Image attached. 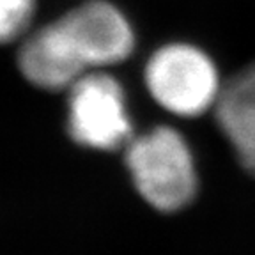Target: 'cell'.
Returning a JSON list of instances; mask_svg holds the SVG:
<instances>
[{"mask_svg":"<svg viewBox=\"0 0 255 255\" xmlns=\"http://www.w3.org/2000/svg\"><path fill=\"white\" fill-rule=\"evenodd\" d=\"M126 165L142 199L158 211H179L195 197L193 154L184 136L172 128L158 126L129 140Z\"/></svg>","mask_w":255,"mask_h":255,"instance_id":"cell-1","label":"cell"},{"mask_svg":"<svg viewBox=\"0 0 255 255\" xmlns=\"http://www.w3.org/2000/svg\"><path fill=\"white\" fill-rule=\"evenodd\" d=\"M143 80L152 100L177 117L215 110L223 87L215 60L188 43L158 48L145 64Z\"/></svg>","mask_w":255,"mask_h":255,"instance_id":"cell-2","label":"cell"},{"mask_svg":"<svg viewBox=\"0 0 255 255\" xmlns=\"http://www.w3.org/2000/svg\"><path fill=\"white\" fill-rule=\"evenodd\" d=\"M69 57L87 75L129 59L135 32L124 12L107 0H89L53 20Z\"/></svg>","mask_w":255,"mask_h":255,"instance_id":"cell-3","label":"cell"},{"mask_svg":"<svg viewBox=\"0 0 255 255\" xmlns=\"http://www.w3.org/2000/svg\"><path fill=\"white\" fill-rule=\"evenodd\" d=\"M68 131L76 143L114 151L133 138L126 96L107 71H91L68 89Z\"/></svg>","mask_w":255,"mask_h":255,"instance_id":"cell-4","label":"cell"},{"mask_svg":"<svg viewBox=\"0 0 255 255\" xmlns=\"http://www.w3.org/2000/svg\"><path fill=\"white\" fill-rule=\"evenodd\" d=\"M215 119L239 163L255 175V62L223 84L215 105Z\"/></svg>","mask_w":255,"mask_h":255,"instance_id":"cell-5","label":"cell"},{"mask_svg":"<svg viewBox=\"0 0 255 255\" xmlns=\"http://www.w3.org/2000/svg\"><path fill=\"white\" fill-rule=\"evenodd\" d=\"M36 0H0V44H7L25 36Z\"/></svg>","mask_w":255,"mask_h":255,"instance_id":"cell-6","label":"cell"}]
</instances>
